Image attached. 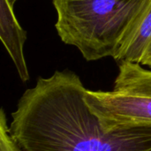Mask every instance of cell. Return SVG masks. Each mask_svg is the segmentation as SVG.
<instances>
[{
    "label": "cell",
    "mask_w": 151,
    "mask_h": 151,
    "mask_svg": "<svg viewBox=\"0 0 151 151\" xmlns=\"http://www.w3.org/2000/svg\"><path fill=\"white\" fill-rule=\"evenodd\" d=\"M72 71H56L27 89L9 132L24 151H151V128L107 132L85 101Z\"/></svg>",
    "instance_id": "cell-1"
},
{
    "label": "cell",
    "mask_w": 151,
    "mask_h": 151,
    "mask_svg": "<svg viewBox=\"0 0 151 151\" xmlns=\"http://www.w3.org/2000/svg\"><path fill=\"white\" fill-rule=\"evenodd\" d=\"M61 40L88 61L112 57L149 0H52Z\"/></svg>",
    "instance_id": "cell-2"
},
{
    "label": "cell",
    "mask_w": 151,
    "mask_h": 151,
    "mask_svg": "<svg viewBox=\"0 0 151 151\" xmlns=\"http://www.w3.org/2000/svg\"><path fill=\"white\" fill-rule=\"evenodd\" d=\"M85 101L107 132L151 128V69L120 61L113 89H87Z\"/></svg>",
    "instance_id": "cell-3"
},
{
    "label": "cell",
    "mask_w": 151,
    "mask_h": 151,
    "mask_svg": "<svg viewBox=\"0 0 151 151\" xmlns=\"http://www.w3.org/2000/svg\"><path fill=\"white\" fill-rule=\"evenodd\" d=\"M113 58L151 68V0L134 20Z\"/></svg>",
    "instance_id": "cell-4"
},
{
    "label": "cell",
    "mask_w": 151,
    "mask_h": 151,
    "mask_svg": "<svg viewBox=\"0 0 151 151\" xmlns=\"http://www.w3.org/2000/svg\"><path fill=\"white\" fill-rule=\"evenodd\" d=\"M9 0H0V38L14 63L22 81L29 80L23 53L27 32L19 26Z\"/></svg>",
    "instance_id": "cell-5"
},
{
    "label": "cell",
    "mask_w": 151,
    "mask_h": 151,
    "mask_svg": "<svg viewBox=\"0 0 151 151\" xmlns=\"http://www.w3.org/2000/svg\"><path fill=\"white\" fill-rule=\"evenodd\" d=\"M0 151H24L12 137L4 109L0 112Z\"/></svg>",
    "instance_id": "cell-6"
},
{
    "label": "cell",
    "mask_w": 151,
    "mask_h": 151,
    "mask_svg": "<svg viewBox=\"0 0 151 151\" xmlns=\"http://www.w3.org/2000/svg\"><path fill=\"white\" fill-rule=\"evenodd\" d=\"M9 1H10V2H11V3H12V4H14V3H15V2H16L17 0H9Z\"/></svg>",
    "instance_id": "cell-7"
}]
</instances>
